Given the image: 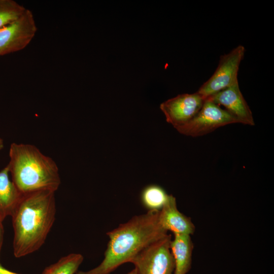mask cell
I'll return each instance as SVG.
<instances>
[{
    "mask_svg": "<svg viewBox=\"0 0 274 274\" xmlns=\"http://www.w3.org/2000/svg\"><path fill=\"white\" fill-rule=\"evenodd\" d=\"M9 154L12 181L22 194L58 189L61 179L57 164L36 146L13 143Z\"/></svg>",
    "mask_w": 274,
    "mask_h": 274,
    "instance_id": "cell-3",
    "label": "cell"
},
{
    "mask_svg": "<svg viewBox=\"0 0 274 274\" xmlns=\"http://www.w3.org/2000/svg\"><path fill=\"white\" fill-rule=\"evenodd\" d=\"M4 148V141L0 137V151Z\"/></svg>",
    "mask_w": 274,
    "mask_h": 274,
    "instance_id": "cell-19",
    "label": "cell"
},
{
    "mask_svg": "<svg viewBox=\"0 0 274 274\" xmlns=\"http://www.w3.org/2000/svg\"><path fill=\"white\" fill-rule=\"evenodd\" d=\"M170 195L161 186L150 184L141 191L140 200L142 205L148 211H160L166 203Z\"/></svg>",
    "mask_w": 274,
    "mask_h": 274,
    "instance_id": "cell-13",
    "label": "cell"
},
{
    "mask_svg": "<svg viewBox=\"0 0 274 274\" xmlns=\"http://www.w3.org/2000/svg\"><path fill=\"white\" fill-rule=\"evenodd\" d=\"M245 52V47L238 45L228 53L221 55L214 73L197 92L206 99L238 82L237 73Z\"/></svg>",
    "mask_w": 274,
    "mask_h": 274,
    "instance_id": "cell-6",
    "label": "cell"
},
{
    "mask_svg": "<svg viewBox=\"0 0 274 274\" xmlns=\"http://www.w3.org/2000/svg\"><path fill=\"white\" fill-rule=\"evenodd\" d=\"M158 221L161 227L174 235H192L195 227L191 219L177 208L176 199L170 195L168 200L159 211Z\"/></svg>",
    "mask_w": 274,
    "mask_h": 274,
    "instance_id": "cell-10",
    "label": "cell"
},
{
    "mask_svg": "<svg viewBox=\"0 0 274 274\" xmlns=\"http://www.w3.org/2000/svg\"><path fill=\"white\" fill-rule=\"evenodd\" d=\"M127 274H139L136 269L134 268L133 269L128 272Z\"/></svg>",
    "mask_w": 274,
    "mask_h": 274,
    "instance_id": "cell-18",
    "label": "cell"
},
{
    "mask_svg": "<svg viewBox=\"0 0 274 274\" xmlns=\"http://www.w3.org/2000/svg\"><path fill=\"white\" fill-rule=\"evenodd\" d=\"M207 98L223 106L238 123L255 125L252 113L240 90L238 82Z\"/></svg>",
    "mask_w": 274,
    "mask_h": 274,
    "instance_id": "cell-9",
    "label": "cell"
},
{
    "mask_svg": "<svg viewBox=\"0 0 274 274\" xmlns=\"http://www.w3.org/2000/svg\"><path fill=\"white\" fill-rule=\"evenodd\" d=\"M7 165L0 171V219L11 216L23 194L9 178Z\"/></svg>",
    "mask_w": 274,
    "mask_h": 274,
    "instance_id": "cell-11",
    "label": "cell"
},
{
    "mask_svg": "<svg viewBox=\"0 0 274 274\" xmlns=\"http://www.w3.org/2000/svg\"><path fill=\"white\" fill-rule=\"evenodd\" d=\"M238 123L227 110L206 98L199 112L186 124L176 129L181 133L192 137L199 136L228 124Z\"/></svg>",
    "mask_w": 274,
    "mask_h": 274,
    "instance_id": "cell-5",
    "label": "cell"
},
{
    "mask_svg": "<svg viewBox=\"0 0 274 274\" xmlns=\"http://www.w3.org/2000/svg\"><path fill=\"white\" fill-rule=\"evenodd\" d=\"M172 236L168 234L149 245L130 261L139 274H173L174 260L170 250Z\"/></svg>",
    "mask_w": 274,
    "mask_h": 274,
    "instance_id": "cell-4",
    "label": "cell"
},
{
    "mask_svg": "<svg viewBox=\"0 0 274 274\" xmlns=\"http://www.w3.org/2000/svg\"><path fill=\"white\" fill-rule=\"evenodd\" d=\"M83 259L81 254H70L47 267L42 274H75Z\"/></svg>",
    "mask_w": 274,
    "mask_h": 274,
    "instance_id": "cell-14",
    "label": "cell"
},
{
    "mask_svg": "<svg viewBox=\"0 0 274 274\" xmlns=\"http://www.w3.org/2000/svg\"><path fill=\"white\" fill-rule=\"evenodd\" d=\"M55 192L40 190L23 194L11 215L15 257L37 251L45 242L55 220Z\"/></svg>",
    "mask_w": 274,
    "mask_h": 274,
    "instance_id": "cell-2",
    "label": "cell"
},
{
    "mask_svg": "<svg viewBox=\"0 0 274 274\" xmlns=\"http://www.w3.org/2000/svg\"><path fill=\"white\" fill-rule=\"evenodd\" d=\"M205 98L197 92L179 94L160 105L166 121L176 128L192 119L201 109Z\"/></svg>",
    "mask_w": 274,
    "mask_h": 274,
    "instance_id": "cell-8",
    "label": "cell"
},
{
    "mask_svg": "<svg viewBox=\"0 0 274 274\" xmlns=\"http://www.w3.org/2000/svg\"><path fill=\"white\" fill-rule=\"evenodd\" d=\"M37 31L33 13L26 9L19 18L0 28V56L24 49L32 41Z\"/></svg>",
    "mask_w": 274,
    "mask_h": 274,
    "instance_id": "cell-7",
    "label": "cell"
},
{
    "mask_svg": "<svg viewBox=\"0 0 274 274\" xmlns=\"http://www.w3.org/2000/svg\"><path fill=\"white\" fill-rule=\"evenodd\" d=\"M0 274H19L12 271H11L4 267L0 264Z\"/></svg>",
    "mask_w": 274,
    "mask_h": 274,
    "instance_id": "cell-17",
    "label": "cell"
},
{
    "mask_svg": "<svg viewBox=\"0 0 274 274\" xmlns=\"http://www.w3.org/2000/svg\"><path fill=\"white\" fill-rule=\"evenodd\" d=\"M158 214L159 211H148L108 231L109 241L102 262L89 270L77 271L75 274H110L130 262L149 245L168 234L160 225Z\"/></svg>",
    "mask_w": 274,
    "mask_h": 274,
    "instance_id": "cell-1",
    "label": "cell"
},
{
    "mask_svg": "<svg viewBox=\"0 0 274 274\" xmlns=\"http://www.w3.org/2000/svg\"><path fill=\"white\" fill-rule=\"evenodd\" d=\"M3 221L0 219V254L2 249V247L3 243L4 238V227L3 225Z\"/></svg>",
    "mask_w": 274,
    "mask_h": 274,
    "instance_id": "cell-16",
    "label": "cell"
},
{
    "mask_svg": "<svg viewBox=\"0 0 274 274\" xmlns=\"http://www.w3.org/2000/svg\"><path fill=\"white\" fill-rule=\"evenodd\" d=\"M170 250L175 267L173 274H186L190 270L193 244L190 235H174Z\"/></svg>",
    "mask_w": 274,
    "mask_h": 274,
    "instance_id": "cell-12",
    "label": "cell"
},
{
    "mask_svg": "<svg viewBox=\"0 0 274 274\" xmlns=\"http://www.w3.org/2000/svg\"><path fill=\"white\" fill-rule=\"evenodd\" d=\"M26 10L14 0H0V28L17 20Z\"/></svg>",
    "mask_w": 274,
    "mask_h": 274,
    "instance_id": "cell-15",
    "label": "cell"
}]
</instances>
